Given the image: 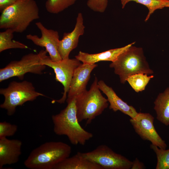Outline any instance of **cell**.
I'll return each instance as SVG.
<instances>
[{
    "mask_svg": "<svg viewBox=\"0 0 169 169\" xmlns=\"http://www.w3.org/2000/svg\"><path fill=\"white\" fill-rule=\"evenodd\" d=\"M67 103L64 109L52 116L54 131L57 135L66 136L74 145L84 146L93 135L79 124L77 116L75 98Z\"/></svg>",
    "mask_w": 169,
    "mask_h": 169,
    "instance_id": "cell-1",
    "label": "cell"
},
{
    "mask_svg": "<svg viewBox=\"0 0 169 169\" xmlns=\"http://www.w3.org/2000/svg\"><path fill=\"white\" fill-rule=\"evenodd\" d=\"M39 12L34 0H18L1 13L0 28L23 33L31 22L39 18Z\"/></svg>",
    "mask_w": 169,
    "mask_h": 169,
    "instance_id": "cell-2",
    "label": "cell"
},
{
    "mask_svg": "<svg viewBox=\"0 0 169 169\" xmlns=\"http://www.w3.org/2000/svg\"><path fill=\"white\" fill-rule=\"evenodd\" d=\"M71 146L61 141L46 142L33 150L24 162L30 169H54L69 157Z\"/></svg>",
    "mask_w": 169,
    "mask_h": 169,
    "instance_id": "cell-3",
    "label": "cell"
},
{
    "mask_svg": "<svg viewBox=\"0 0 169 169\" xmlns=\"http://www.w3.org/2000/svg\"><path fill=\"white\" fill-rule=\"evenodd\" d=\"M132 45L109 65L110 68L114 69L115 73L119 76L120 82L123 84L126 82L130 75L137 73L148 75L153 73L146 60L142 48Z\"/></svg>",
    "mask_w": 169,
    "mask_h": 169,
    "instance_id": "cell-4",
    "label": "cell"
},
{
    "mask_svg": "<svg viewBox=\"0 0 169 169\" xmlns=\"http://www.w3.org/2000/svg\"><path fill=\"white\" fill-rule=\"evenodd\" d=\"M107 99L100 92L98 80L95 77L89 90H87L75 98L77 116L80 122L85 121L90 124L97 116L100 115L108 106Z\"/></svg>",
    "mask_w": 169,
    "mask_h": 169,
    "instance_id": "cell-5",
    "label": "cell"
},
{
    "mask_svg": "<svg viewBox=\"0 0 169 169\" xmlns=\"http://www.w3.org/2000/svg\"><path fill=\"white\" fill-rule=\"evenodd\" d=\"M0 94L4 98L0 107L6 110L9 116L15 113L17 106L33 101L38 96H44L35 90L31 82L26 80L11 82L7 88L0 89Z\"/></svg>",
    "mask_w": 169,
    "mask_h": 169,
    "instance_id": "cell-6",
    "label": "cell"
},
{
    "mask_svg": "<svg viewBox=\"0 0 169 169\" xmlns=\"http://www.w3.org/2000/svg\"><path fill=\"white\" fill-rule=\"evenodd\" d=\"M46 50H42L38 54L29 53L19 60L10 62L0 69V82L15 77L23 80L28 73L41 74L46 66L42 64L41 60L48 56Z\"/></svg>",
    "mask_w": 169,
    "mask_h": 169,
    "instance_id": "cell-7",
    "label": "cell"
},
{
    "mask_svg": "<svg viewBox=\"0 0 169 169\" xmlns=\"http://www.w3.org/2000/svg\"><path fill=\"white\" fill-rule=\"evenodd\" d=\"M83 157L101 166L103 169H130L132 162L113 151L105 145H101L91 151L78 152Z\"/></svg>",
    "mask_w": 169,
    "mask_h": 169,
    "instance_id": "cell-8",
    "label": "cell"
},
{
    "mask_svg": "<svg viewBox=\"0 0 169 169\" xmlns=\"http://www.w3.org/2000/svg\"><path fill=\"white\" fill-rule=\"evenodd\" d=\"M41 63L53 69L55 74V79L64 87L63 96L59 100L53 101L62 104L64 103L67 98L71 82L74 71L81 64L80 61L76 58L62 59L58 62L51 60L49 56L42 59Z\"/></svg>",
    "mask_w": 169,
    "mask_h": 169,
    "instance_id": "cell-9",
    "label": "cell"
},
{
    "mask_svg": "<svg viewBox=\"0 0 169 169\" xmlns=\"http://www.w3.org/2000/svg\"><path fill=\"white\" fill-rule=\"evenodd\" d=\"M154 120V117L150 114L139 112L134 118L130 119V121L136 133L142 139L165 149L167 145L156 131L153 125Z\"/></svg>",
    "mask_w": 169,
    "mask_h": 169,
    "instance_id": "cell-10",
    "label": "cell"
},
{
    "mask_svg": "<svg viewBox=\"0 0 169 169\" xmlns=\"http://www.w3.org/2000/svg\"><path fill=\"white\" fill-rule=\"evenodd\" d=\"M35 24L40 31L41 37L28 34L26 36V38L36 45L44 47L53 61L58 62L62 60L58 51L60 40L58 32L47 28L40 22L36 23Z\"/></svg>",
    "mask_w": 169,
    "mask_h": 169,
    "instance_id": "cell-11",
    "label": "cell"
},
{
    "mask_svg": "<svg viewBox=\"0 0 169 169\" xmlns=\"http://www.w3.org/2000/svg\"><path fill=\"white\" fill-rule=\"evenodd\" d=\"M97 66L96 64L82 63L76 69L67 94V102L86 90V86L90 80L91 73Z\"/></svg>",
    "mask_w": 169,
    "mask_h": 169,
    "instance_id": "cell-12",
    "label": "cell"
},
{
    "mask_svg": "<svg viewBox=\"0 0 169 169\" xmlns=\"http://www.w3.org/2000/svg\"><path fill=\"white\" fill-rule=\"evenodd\" d=\"M85 28L82 14L79 13L73 30L64 33L62 39L59 41L58 51L62 59L69 58L71 52L78 46L79 37L84 34Z\"/></svg>",
    "mask_w": 169,
    "mask_h": 169,
    "instance_id": "cell-13",
    "label": "cell"
},
{
    "mask_svg": "<svg viewBox=\"0 0 169 169\" xmlns=\"http://www.w3.org/2000/svg\"><path fill=\"white\" fill-rule=\"evenodd\" d=\"M22 142L18 139L0 138V169L17 163L21 154Z\"/></svg>",
    "mask_w": 169,
    "mask_h": 169,
    "instance_id": "cell-14",
    "label": "cell"
},
{
    "mask_svg": "<svg viewBox=\"0 0 169 169\" xmlns=\"http://www.w3.org/2000/svg\"><path fill=\"white\" fill-rule=\"evenodd\" d=\"M98 85L100 90L105 95L110 103L109 108L114 112L118 110L134 118L138 113L132 106L128 105L123 101L116 94L113 89L107 85L102 80L98 81Z\"/></svg>",
    "mask_w": 169,
    "mask_h": 169,
    "instance_id": "cell-15",
    "label": "cell"
},
{
    "mask_svg": "<svg viewBox=\"0 0 169 169\" xmlns=\"http://www.w3.org/2000/svg\"><path fill=\"white\" fill-rule=\"evenodd\" d=\"M135 43L133 42L124 47L112 49L101 53L90 54L79 51L75 58L83 64H94L101 61H115L119 56Z\"/></svg>",
    "mask_w": 169,
    "mask_h": 169,
    "instance_id": "cell-16",
    "label": "cell"
},
{
    "mask_svg": "<svg viewBox=\"0 0 169 169\" xmlns=\"http://www.w3.org/2000/svg\"><path fill=\"white\" fill-rule=\"evenodd\" d=\"M54 169H103L98 165L83 157L78 152L59 163Z\"/></svg>",
    "mask_w": 169,
    "mask_h": 169,
    "instance_id": "cell-17",
    "label": "cell"
},
{
    "mask_svg": "<svg viewBox=\"0 0 169 169\" xmlns=\"http://www.w3.org/2000/svg\"><path fill=\"white\" fill-rule=\"evenodd\" d=\"M154 104L156 119L165 125H169V87L159 94Z\"/></svg>",
    "mask_w": 169,
    "mask_h": 169,
    "instance_id": "cell-18",
    "label": "cell"
},
{
    "mask_svg": "<svg viewBox=\"0 0 169 169\" xmlns=\"http://www.w3.org/2000/svg\"><path fill=\"white\" fill-rule=\"evenodd\" d=\"M14 32L8 29L0 32V52L13 49H27L28 46L19 41L13 40Z\"/></svg>",
    "mask_w": 169,
    "mask_h": 169,
    "instance_id": "cell-19",
    "label": "cell"
},
{
    "mask_svg": "<svg viewBox=\"0 0 169 169\" xmlns=\"http://www.w3.org/2000/svg\"><path fill=\"white\" fill-rule=\"evenodd\" d=\"M122 7L123 8L128 2L134 1L143 5L148 9V13L145 19L147 21L151 15L156 10L167 7L168 0H120Z\"/></svg>",
    "mask_w": 169,
    "mask_h": 169,
    "instance_id": "cell-20",
    "label": "cell"
},
{
    "mask_svg": "<svg viewBox=\"0 0 169 169\" xmlns=\"http://www.w3.org/2000/svg\"><path fill=\"white\" fill-rule=\"evenodd\" d=\"M148 75L144 73L136 74L129 76L126 81L133 90L138 93L144 90L150 80L154 77L153 75Z\"/></svg>",
    "mask_w": 169,
    "mask_h": 169,
    "instance_id": "cell-21",
    "label": "cell"
},
{
    "mask_svg": "<svg viewBox=\"0 0 169 169\" xmlns=\"http://www.w3.org/2000/svg\"><path fill=\"white\" fill-rule=\"evenodd\" d=\"M77 0H47L45 7L49 13L57 14L74 4Z\"/></svg>",
    "mask_w": 169,
    "mask_h": 169,
    "instance_id": "cell-22",
    "label": "cell"
},
{
    "mask_svg": "<svg viewBox=\"0 0 169 169\" xmlns=\"http://www.w3.org/2000/svg\"><path fill=\"white\" fill-rule=\"evenodd\" d=\"M150 148L155 153L157 158L156 169H169V149H161L151 144Z\"/></svg>",
    "mask_w": 169,
    "mask_h": 169,
    "instance_id": "cell-23",
    "label": "cell"
},
{
    "mask_svg": "<svg viewBox=\"0 0 169 169\" xmlns=\"http://www.w3.org/2000/svg\"><path fill=\"white\" fill-rule=\"evenodd\" d=\"M18 130V126L6 121L0 122V138L14 135Z\"/></svg>",
    "mask_w": 169,
    "mask_h": 169,
    "instance_id": "cell-24",
    "label": "cell"
},
{
    "mask_svg": "<svg viewBox=\"0 0 169 169\" xmlns=\"http://www.w3.org/2000/svg\"><path fill=\"white\" fill-rule=\"evenodd\" d=\"M108 0H88L87 5L93 11L103 13L108 5Z\"/></svg>",
    "mask_w": 169,
    "mask_h": 169,
    "instance_id": "cell-25",
    "label": "cell"
},
{
    "mask_svg": "<svg viewBox=\"0 0 169 169\" xmlns=\"http://www.w3.org/2000/svg\"><path fill=\"white\" fill-rule=\"evenodd\" d=\"M18 0H0V12H2L5 9L11 6Z\"/></svg>",
    "mask_w": 169,
    "mask_h": 169,
    "instance_id": "cell-26",
    "label": "cell"
},
{
    "mask_svg": "<svg viewBox=\"0 0 169 169\" xmlns=\"http://www.w3.org/2000/svg\"><path fill=\"white\" fill-rule=\"evenodd\" d=\"M145 168L143 163L137 158L132 162L131 169H142Z\"/></svg>",
    "mask_w": 169,
    "mask_h": 169,
    "instance_id": "cell-27",
    "label": "cell"
},
{
    "mask_svg": "<svg viewBox=\"0 0 169 169\" xmlns=\"http://www.w3.org/2000/svg\"><path fill=\"white\" fill-rule=\"evenodd\" d=\"M168 0V2L167 3V7L169 8V0Z\"/></svg>",
    "mask_w": 169,
    "mask_h": 169,
    "instance_id": "cell-28",
    "label": "cell"
}]
</instances>
